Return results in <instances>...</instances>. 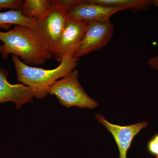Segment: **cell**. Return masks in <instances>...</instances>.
I'll use <instances>...</instances> for the list:
<instances>
[{"label": "cell", "mask_w": 158, "mask_h": 158, "mask_svg": "<svg viewBox=\"0 0 158 158\" xmlns=\"http://www.w3.org/2000/svg\"><path fill=\"white\" fill-rule=\"evenodd\" d=\"M0 53L3 59L12 54L20 58L28 65H43L47 60L53 59V56L43 48L29 28L15 25L7 32L0 31Z\"/></svg>", "instance_id": "obj_1"}, {"label": "cell", "mask_w": 158, "mask_h": 158, "mask_svg": "<svg viewBox=\"0 0 158 158\" xmlns=\"http://www.w3.org/2000/svg\"><path fill=\"white\" fill-rule=\"evenodd\" d=\"M12 60L18 81L32 88L35 98L38 99L47 96L50 87L57 80L74 70L79 61L78 59L67 56L62 59L56 68L46 69L27 65L14 55L12 56Z\"/></svg>", "instance_id": "obj_2"}, {"label": "cell", "mask_w": 158, "mask_h": 158, "mask_svg": "<svg viewBox=\"0 0 158 158\" xmlns=\"http://www.w3.org/2000/svg\"><path fill=\"white\" fill-rule=\"evenodd\" d=\"M44 18L36 20L30 30L40 45L54 57L58 52V44L67 19V12L52 3Z\"/></svg>", "instance_id": "obj_3"}, {"label": "cell", "mask_w": 158, "mask_h": 158, "mask_svg": "<svg viewBox=\"0 0 158 158\" xmlns=\"http://www.w3.org/2000/svg\"><path fill=\"white\" fill-rule=\"evenodd\" d=\"M78 76V70L75 69L57 80L49 88L48 94L55 95L60 104L67 108L94 109L98 103L85 92L79 82Z\"/></svg>", "instance_id": "obj_4"}, {"label": "cell", "mask_w": 158, "mask_h": 158, "mask_svg": "<svg viewBox=\"0 0 158 158\" xmlns=\"http://www.w3.org/2000/svg\"><path fill=\"white\" fill-rule=\"evenodd\" d=\"M114 26L110 20L89 22L81 41L72 57L75 59L100 49L110 42L114 33Z\"/></svg>", "instance_id": "obj_5"}, {"label": "cell", "mask_w": 158, "mask_h": 158, "mask_svg": "<svg viewBox=\"0 0 158 158\" xmlns=\"http://www.w3.org/2000/svg\"><path fill=\"white\" fill-rule=\"evenodd\" d=\"M89 22L67 18L63 27L59 44L58 52L54 58L58 62L67 56H72Z\"/></svg>", "instance_id": "obj_6"}, {"label": "cell", "mask_w": 158, "mask_h": 158, "mask_svg": "<svg viewBox=\"0 0 158 158\" xmlns=\"http://www.w3.org/2000/svg\"><path fill=\"white\" fill-rule=\"evenodd\" d=\"M95 116L99 123L103 125L113 135L118 147L119 158H127L128 151L134 138L148 125L147 122H142L131 125L120 126L110 123L102 114H96Z\"/></svg>", "instance_id": "obj_7"}, {"label": "cell", "mask_w": 158, "mask_h": 158, "mask_svg": "<svg viewBox=\"0 0 158 158\" xmlns=\"http://www.w3.org/2000/svg\"><path fill=\"white\" fill-rule=\"evenodd\" d=\"M8 75L6 69H0V104L12 102L19 109L25 104L33 102V89L22 84H11L8 81Z\"/></svg>", "instance_id": "obj_8"}, {"label": "cell", "mask_w": 158, "mask_h": 158, "mask_svg": "<svg viewBox=\"0 0 158 158\" xmlns=\"http://www.w3.org/2000/svg\"><path fill=\"white\" fill-rule=\"evenodd\" d=\"M125 10L119 7H108L90 2L82 1L67 12V18L88 22L103 21L118 11Z\"/></svg>", "instance_id": "obj_9"}, {"label": "cell", "mask_w": 158, "mask_h": 158, "mask_svg": "<svg viewBox=\"0 0 158 158\" xmlns=\"http://www.w3.org/2000/svg\"><path fill=\"white\" fill-rule=\"evenodd\" d=\"M91 2L96 3L108 7H119L125 10H131L134 12H138L149 9L153 5L152 1L150 0H89Z\"/></svg>", "instance_id": "obj_10"}, {"label": "cell", "mask_w": 158, "mask_h": 158, "mask_svg": "<svg viewBox=\"0 0 158 158\" xmlns=\"http://www.w3.org/2000/svg\"><path fill=\"white\" fill-rule=\"evenodd\" d=\"M50 6V1L26 0L24 2L22 13L27 18L41 19L46 16Z\"/></svg>", "instance_id": "obj_11"}, {"label": "cell", "mask_w": 158, "mask_h": 158, "mask_svg": "<svg viewBox=\"0 0 158 158\" xmlns=\"http://www.w3.org/2000/svg\"><path fill=\"white\" fill-rule=\"evenodd\" d=\"M34 19L27 18L19 10H10L0 12V28L6 26L21 25L31 28L36 20Z\"/></svg>", "instance_id": "obj_12"}, {"label": "cell", "mask_w": 158, "mask_h": 158, "mask_svg": "<svg viewBox=\"0 0 158 158\" xmlns=\"http://www.w3.org/2000/svg\"><path fill=\"white\" fill-rule=\"evenodd\" d=\"M24 1L22 0H0V10L2 9H11L21 11Z\"/></svg>", "instance_id": "obj_13"}, {"label": "cell", "mask_w": 158, "mask_h": 158, "mask_svg": "<svg viewBox=\"0 0 158 158\" xmlns=\"http://www.w3.org/2000/svg\"><path fill=\"white\" fill-rule=\"evenodd\" d=\"M52 3L62 7L68 12L77 4L81 2V0H53Z\"/></svg>", "instance_id": "obj_14"}, {"label": "cell", "mask_w": 158, "mask_h": 158, "mask_svg": "<svg viewBox=\"0 0 158 158\" xmlns=\"http://www.w3.org/2000/svg\"><path fill=\"white\" fill-rule=\"evenodd\" d=\"M147 148L149 153L158 158V134L155 135L148 141Z\"/></svg>", "instance_id": "obj_15"}, {"label": "cell", "mask_w": 158, "mask_h": 158, "mask_svg": "<svg viewBox=\"0 0 158 158\" xmlns=\"http://www.w3.org/2000/svg\"><path fill=\"white\" fill-rule=\"evenodd\" d=\"M148 64L152 68L158 70V55L151 58L148 61Z\"/></svg>", "instance_id": "obj_16"}, {"label": "cell", "mask_w": 158, "mask_h": 158, "mask_svg": "<svg viewBox=\"0 0 158 158\" xmlns=\"http://www.w3.org/2000/svg\"><path fill=\"white\" fill-rule=\"evenodd\" d=\"M153 5L155 6H158V0H153L152 1Z\"/></svg>", "instance_id": "obj_17"}]
</instances>
